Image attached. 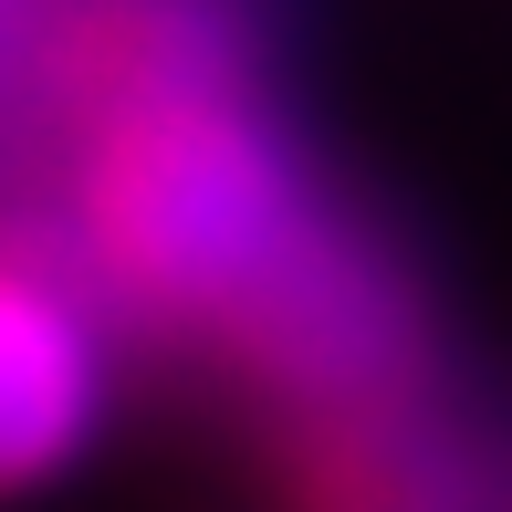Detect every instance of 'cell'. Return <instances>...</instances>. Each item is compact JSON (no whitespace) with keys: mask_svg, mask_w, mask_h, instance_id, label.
Segmentation results:
<instances>
[{"mask_svg":"<svg viewBox=\"0 0 512 512\" xmlns=\"http://www.w3.org/2000/svg\"><path fill=\"white\" fill-rule=\"evenodd\" d=\"M314 512H502L492 471L429 408H387L356 429H314Z\"/></svg>","mask_w":512,"mask_h":512,"instance_id":"obj_3","label":"cell"},{"mask_svg":"<svg viewBox=\"0 0 512 512\" xmlns=\"http://www.w3.org/2000/svg\"><path fill=\"white\" fill-rule=\"evenodd\" d=\"M63 230L95 293L209 335L304 429L418 408L429 324L251 95L230 0H84Z\"/></svg>","mask_w":512,"mask_h":512,"instance_id":"obj_1","label":"cell"},{"mask_svg":"<svg viewBox=\"0 0 512 512\" xmlns=\"http://www.w3.org/2000/svg\"><path fill=\"white\" fill-rule=\"evenodd\" d=\"M84 115V0H0V178L74 147Z\"/></svg>","mask_w":512,"mask_h":512,"instance_id":"obj_4","label":"cell"},{"mask_svg":"<svg viewBox=\"0 0 512 512\" xmlns=\"http://www.w3.org/2000/svg\"><path fill=\"white\" fill-rule=\"evenodd\" d=\"M105 398H115V345L95 272L0 241V492L53 481L105 429Z\"/></svg>","mask_w":512,"mask_h":512,"instance_id":"obj_2","label":"cell"}]
</instances>
